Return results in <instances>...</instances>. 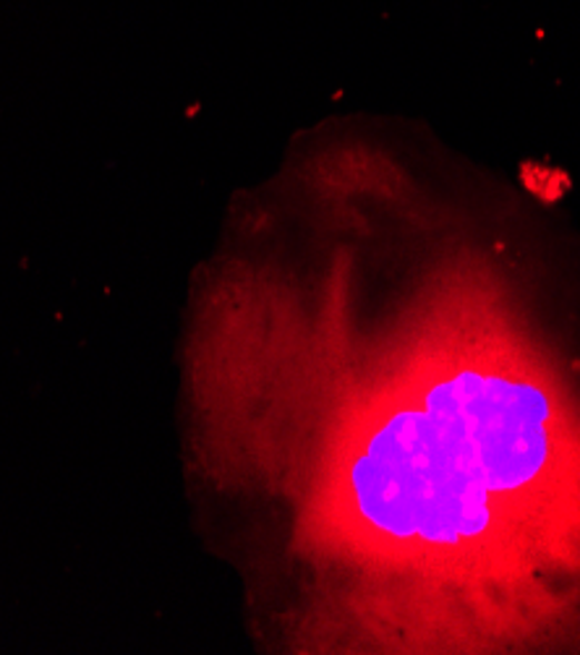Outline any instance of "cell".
I'll return each instance as SVG.
<instances>
[{"label":"cell","mask_w":580,"mask_h":655,"mask_svg":"<svg viewBox=\"0 0 580 655\" xmlns=\"http://www.w3.org/2000/svg\"><path fill=\"white\" fill-rule=\"evenodd\" d=\"M541 376L508 333L436 327L393 345L330 416L306 496L316 538L409 579L440 616L521 629V579L562 476L564 413Z\"/></svg>","instance_id":"obj_1"}]
</instances>
